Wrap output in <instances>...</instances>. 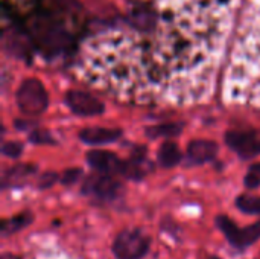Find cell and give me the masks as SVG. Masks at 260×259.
<instances>
[{"label": "cell", "mask_w": 260, "mask_h": 259, "mask_svg": "<svg viewBox=\"0 0 260 259\" xmlns=\"http://www.w3.org/2000/svg\"><path fill=\"white\" fill-rule=\"evenodd\" d=\"M67 107L78 116H98L102 114L105 105L101 99L82 90H70L66 95Z\"/></svg>", "instance_id": "5"}, {"label": "cell", "mask_w": 260, "mask_h": 259, "mask_svg": "<svg viewBox=\"0 0 260 259\" xmlns=\"http://www.w3.org/2000/svg\"><path fill=\"white\" fill-rule=\"evenodd\" d=\"M235 0H3L47 58L96 89L145 102L195 101L212 73Z\"/></svg>", "instance_id": "1"}, {"label": "cell", "mask_w": 260, "mask_h": 259, "mask_svg": "<svg viewBox=\"0 0 260 259\" xmlns=\"http://www.w3.org/2000/svg\"><path fill=\"white\" fill-rule=\"evenodd\" d=\"M81 176H82V171L81 169H67L64 174H62V177H61V183L62 185H66V186H69V185H73V183H76L79 179H81Z\"/></svg>", "instance_id": "18"}, {"label": "cell", "mask_w": 260, "mask_h": 259, "mask_svg": "<svg viewBox=\"0 0 260 259\" xmlns=\"http://www.w3.org/2000/svg\"><path fill=\"white\" fill-rule=\"evenodd\" d=\"M56 180H58V176H56L55 172H46V174H43V176L40 177V180H38V188H40V189H46V188L52 186Z\"/></svg>", "instance_id": "19"}, {"label": "cell", "mask_w": 260, "mask_h": 259, "mask_svg": "<svg viewBox=\"0 0 260 259\" xmlns=\"http://www.w3.org/2000/svg\"><path fill=\"white\" fill-rule=\"evenodd\" d=\"M0 259H20V256H15V255H12V253H3Z\"/></svg>", "instance_id": "20"}, {"label": "cell", "mask_w": 260, "mask_h": 259, "mask_svg": "<svg viewBox=\"0 0 260 259\" xmlns=\"http://www.w3.org/2000/svg\"><path fill=\"white\" fill-rule=\"evenodd\" d=\"M84 192H91L99 198L110 200L120 192V185L111 177H91L84 186Z\"/></svg>", "instance_id": "8"}, {"label": "cell", "mask_w": 260, "mask_h": 259, "mask_svg": "<svg viewBox=\"0 0 260 259\" xmlns=\"http://www.w3.org/2000/svg\"><path fill=\"white\" fill-rule=\"evenodd\" d=\"M236 206L239 211L245 214H253L257 215L260 214V198L254 195H241L236 200Z\"/></svg>", "instance_id": "15"}, {"label": "cell", "mask_w": 260, "mask_h": 259, "mask_svg": "<svg viewBox=\"0 0 260 259\" xmlns=\"http://www.w3.org/2000/svg\"><path fill=\"white\" fill-rule=\"evenodd\" d=\"M216 226L227 237L230 244L238 249H247L260 238V221L245 227L244 231H239L235 221H232L225 215H219L216 218Z\"/></svg>", "instance_id": "4"}, {"label": "cell", "mask_w": 260, "mask_h": 259, "mask_svg": "<svg viewBox=\"0 0 260 259\" xmlns=\"http://www.w3.org/2000/svg\"><path fill=\"white\" fill-rule=\"evenodd\" d=\"M218 154V145L212 140H193L189 143L187 157L195 165H203L215 159Z\"/></svg>", "instance_id": "9"}, {"label": "cell", "mask_w": 260, "mask_h": 259, "mask_svg": "<svg viewBox=\"0 0 260 259\" xmlns=\"http://www.w3.org/2000/svg\"><path fill=\"white\" fill-rule=\"evenodd\" d=\"M183 131V127L180 124H160V125H152L145 130L146 136L151 139L157 137H174L178 136Z\"/></svg>", "instance_id": "13"}, {"label": "cell", "mask_w": 260, "mask_h": 259, "mask_svg": "<svg viewBox=\"0 0 260 259\" xmlns=\"http://www.w3.org/2000/svg\"><path fill=\"white\" fill-rule=\"evenodd\" d=\"M181 162V151L174 142H165L158 150V163L163 168H174Z\"/></svg>", "instance_id": "11"}, {"label": "cell", "mask_w": 260, "mask_h": 259, "mask_svg": "<svg viewBox=\"0 0 260 259\" xmlns=\"http://www.w3.org/2000/svg\"><path fill=\"white\" fill-rule=\"evenodd\" d=\"M244 183L248 189H256L260 186V163H254L253 166H250Z\"/></svg>", "instance_id": "16"}, {"label": "cell", "mask_w": 260, "mask_h": 259, "mask_svg": "<svg viewBox=\"0 0 260 259\" xmlns=\"http://www.w3.org/2000/svg\"><path fill=\"white\" fill-rule=\"evenodd\" d=\"M87 162L91 168L105 172V174H113L119 172L122 168V160H119L113 153L105 151V150H91L87 154Z\"/></svg>", "instance_id": "7"}, {"label": "cell", "mask_w": 260, "mask_h": 259, "mask_svg": "<svg viewBox=\"0 0 260 259\" xmlns=\"http://www.w3.org/2000/svg\"><path fill=\"white\" fill-rule=\"evenodd\" d=\"M34 221V217L30 212H23L20 215H15L12 217L11 220H3L2 223V235L3 237H8V235H12L24 227H27L30 223Z\"/></svg>", "instance_id": "12"}, {"label": "cell", "mask_w": 260, "mask_h": 259, "mask_svg": "<svg viewBox=\"0 0 260 259\" xmlns=\"http://www.w3.org/2000/svg\"><path fill=\"white\" fill-rule=\"evenodd\" d=\"M32 172H35L34 166H27V165H18L12 169H9L3 179V188L12 186L17 180H23L24 177L30 176Z\"/></svg>", "instance_id": "14"}, {"label": "cell", "mask_w": 260, "mask_h": 259, "mask_svg": "<svg viewBox=\"0 0 260 259\" xmlns=\"http://www.w3.org/2000/svg\"><path fill=\"white\" fill-rule=\"evenodd\" d=\"M207 259H221V258H218V256H209Z\"/></svg>", "instance_id": "21"}, {"label": "cell", "mask_w": 260, "mask_h": 259, "mask_svg": "<svg viewBox=\"0 0 260 259\" xmlns=\"http://www.w3.org/2000/svg\"><path fill=\"white\" fill-rule=\"evenodd\" d=\"M225 140L232 150L238 151L244 157H254L260 154V140L250 133L232 131L227 134Z\"/></svg>", "instance_id": "6"}, {"label": "cell", "mask_w": 260, "mask_h": 259, "mask_svg": "<svg viewBox=\"0 0 260 259\" xmlns=\"http://www.w3.org/2000/svg\"><path fill=\"white\" fill-rule=\"evenodd\" d=\"M151 247V238L139 229L122 231L114 243L113 253L117 259H142Z\"/></svg>", "instance_id": "3"}, {"label": "cell", "mask_w": 260, "mask_h": 259, "mask_svg": "<svg viewBox=\"0 0 260 259\" xmlns=\"http://www.w3.org/2000/svg\"><path fill=\"white\" fill-rule=\"evenodd\" d=\"M2 153L11 159H15L18 157L21 153H23V145L18 143V142H6L3 147H2Z\"/></svg>", "instance_id": "17"}, {"label": "cell", "mask_w": 260, "mask_h": 259, "mask_svg": "<svg viewBox=\"0 0 260 259\" xmlns=\"http://www.w3.org/2000/svg\"><path fill=\"white\" fill-rule=\"evenodd\" d=\"M122 131L117 128H101V127H91L81 131L79 137L87 145H107L120 137Z\"/></svg>", "instance_id": "10"}, {"label": "cell", "mask_w": 260, "mask_h": 259, "mask_svg": "<svg viewBox=\"0 0 260 259\" xmlns=\"http://www.w3.org/2000/svg\"><path fill=\"white\" fill-rule=\"evenodd\" d=\"M17 105L26 116L41 114L49 105V96L41 81L35 78L24 79L17 90Z\"/></svg>", "instance_id": "2"}]
</instances>
